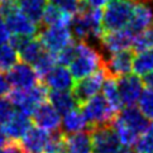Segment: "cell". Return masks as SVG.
Listing matches in <instances>:
<instances>
[{
  "label": "cell",
  "mask_w": 153,
  "mask_h": 153,
  "mask_svg": "<svg viewBox=\"0 0 153 153\" xmlns=\"http://www.w3.org/2000/svg\"><path fill=\"white\" fill-rule=\"evenodd\" d=\"M111 124L120 140V144L130 148L134 147L139 134L148 125V119L140 113L138 108L132 105L120 109Z\"/></svg>",
  "instance_id": "6da1fadb"
},
{
  "label": "cell",
  "mask_w": 153,
  "mask_h": 153,
  "mask_svg": "<svg viewBox=\"0 0 153 153\" xmlns=\"http://www.w3.org/2000/svg\"><path fill=\"white\" fill-rule=\"evenodd\" d=\"M75 45V56L68 65V68L75 79L80 80L104 68L105 59L94 46L89 45L87 41H77Z\"/></svg>",
  "instance_id": "7a4b0ae2"
},
{
  "label": "cell",
  "mask_w": 153,
  "mask_h": 153,
  "mask_svg": "<svg viewBox=\"0 0 153 153\" xmlns=\"http://www.w3.org/2000/svg\"><path fill=\"white\" fill-rule=\"evenodd\" d=\"M71 30L77 41H89L91 38L100 39L104 33L102 28V10L89 8L84 5L71 20Z\"/></svg>",
  "instance_id": "3957f363"
},
{
  "label": "cell",
  "mask_w": 153,
  "mask_h": 153,
  "mask_svg": "<svg viewBox=\"0 0 153 153\" xmlns=\"http://www.w3.org/2000/svg\"><path fill=\"white\" fill-rule=\"evenodd\" d=\"M81 110L89 123V128H99L104 125H111L118 111L111 108L104 95L96 94L82 104H80Z\"/></svg>",
  "instance_id": "277c9868"
},
{
  "label": "cell",
  "mask_w": 153,
  "mask_h": 153,
  "mask_svg": "<svg viewBox=\"0 0 153 153\" xmlns=\"http://www.w3.org/2000/svg\"><path fill=\"white\" fill-rule=\"evenodd\" d=\"M135 0H111L102 10L104 32L128 28Z\"/></svg>",
  "instance_id": "5b68a950"
},
{
  "label": "cell",
  "mask_w": 153,
  "mask_h": 153,
  "mask_svg": "<svg viewBox=\"0 0 153 153\" xmlns=\"http://www.w3.org/2000/svg\"><path fill=\"white\" fill-rule=\"evenodd\" d=\"M48 91L45 85L37 84L30 89L20 90L15 89L14 91H10L9 99L14 104L15 109L18 111L30 117L34 113V110L41 105L42 102L47 100Z\"/></svg>",
  "instance_id": "8992f818"
},
{
  "label": "cell",
  "mask_w": 153,
  "mask_h": 153,
  "mask_svg": "<svg viewBox=\"0 0 153 153\" xmlns=\"http://www.w3.org/2000/svg\"><path fill=\"white\" fill-rule=\"evenodd\" d=\"M43 48L48 52L57 54L65 47L74 42V34L71 27L66 24L61 25H46V28L37 34Z\"/></svg>",
  "instance_id": "52a82bcc"
},
{
  "label": "cell",
  "mask_w": 153,
  "mask_h": 153,
  "mask_svg": "<svg viewBox=\"0 0 153 153\" xmlns=\"http://www.w3.org/2000/svg\"><path fill=\"white\" fill-rule=\"evenodd\" d=\"M105 70H99L96 72L91 74L89 76L80 79L72 87V92L79 104H82L87 99H90L94 95L99 94V91L102 90L104 81L106 79Z\"/></svg>",
  "instance_id": "ba28073f"
},
{
  "label": "cell",
  "mask_w": 153,
  "mask_h": 153,
  "mask_svg": "<svg viewBox=\"0 0 153 153\" xmlns=\"http://www.w3.org/2000/svg\"><path fill=\"white\" fill-rule=\"evenodd\" d=\"M117 85H118L119 95H120V99H122L123 106L135 105L142 91L144 90V82L140 79V76L132 72L118 77Z\"/></svg>",
  "instance_id": "9c48e42d"
},
{
  "label": "cell",
  "mask_w": 153,
  "mask_h": 153,
  "mask_svg": "<svg viewBox=\"0 0 153 153\" xmlns=\"http://www.w3.org/2000/svg\"><path fill=\"white\" fill-rule=\"evenodd\" d=\"M8 77L13 87L20 90L30 89L39 84L41 76L38 75L34 66L27 62H17L12 68L8 70Z\"/></svg>",
  "instance_id": "30bf717a"
},
{
  "label": "cell",
  "mask_w": 153,
  "mask_h": 153,
  "mask_svg": "<svg viewBox=\"0 0 153 153\" xmlns=\"http://www.w3.org/2000/svg\"><path fill=\"white\" fill-rule=\"evenodd\" d=\"M91 138L92 153H114L123 147L111 125L91 129Z\"/></svg>",
  "instance_id": "8fae6325"
},
{
  "label": "cell",
  "mask_w": 153,
  "mask_h": 153,
  "mask_svg": "<svg viewBox=\"0 0 153 153\" xmlns=\"http://www.w3.org/2000/svg\"><path fill=\"white\" fill-rule=\"evenodd\" d=\"M99 41L104 50L111 54L119 51L129 50L133 46L134 34L128 28L119 30H108L104 32Z\"/></svg>",
  "instance_id": "7c38bea8"
},
{
  "label": "cell",
  "mask_w": 153,
  "mask_h": 153,
  "mask_svg": "<svg viewBox=\"0 0 153 153\" xmlns=\"http://www.w3.org/2000/svg\"><path fill=\"white\" fill-rule=\"evenodd\" d=\"M133 58L134 54L129 50L111 53L110 57L104 62V70L108 76L115 79L128 75L133 71Z\"/></svg>",
  "instance_id": "4fadbf2b"
},
{
  "label": "cell",
  "mask_w": 153,
  "mask_h": 153,
  "mask_svg": "<svg viewBox=\"0 0 153 153\" xmlns=\"http://www.w3.org/2000/svg\"><path fill=\"white\" fill-rule=\"evenodd\" d=\"M10 43L17 48L20 61L33 65L45 52L41 41L34 37H13Z\"/></svg>",
  "instance_id": "5bb4252c"
},
{
  "label": "cell",
  "mask_w": 153,
  "mask_h": 153,
  "mask_svg": "<svg viewBox=\"0 0 153 153\" xmlns=\"http://www.w3.org/2000/svg\"><path fill=\"white\" fill-rule=\"evenodd\" d=\"M153 25V5L151 1L135 0L128 29L135 36Z\"/></svg>",
  "instance_id": "9a60e30c"
},
{
  "label": "cell",
  "mask_w": 153,
  "mask_h": 153,
  "mask_svg": "<svg viewBox=\"0 0 153 153\" xmlns=\"http://www.w3.org/2000/svg\"><path fill=\"white\" fill-rule=\"evenodd\" d=\"M43 81H45V86L51 91L71 90L75 85V77L71 74L70 68L59 63H57L43 76Z\"/></svg>",
  "instance_id": "2e32d148"
},
{
  "label": "cell",
  "mask_w": 153,
  "mask_h": 153,
  "mask_svg": "<svg viewBox=\"0 0 153 153\" xmlns=\"http://www.w3.org/2000/svg\"><path fill=\"white\" fill-rule=\"evenodd\" d=\"M51 132L39 127H30L20 138V147L24 153H45Z\"/></svg>",
  "instance_id": "e0dca14e"
},
{
  "label": "cell",
  "mask_w": 153,
  "mask_h": 153,
  "mask_svg": "<svg viewBox=\"0 0 153 153\" xmlns=\"http://www.w3.org/2000/svg\"><path fill=\"white\" fill-rule=\"evenodd\" d=\"M32 118L37 127L51 133L58 132L61 128V114L51 105V102H42L32 114Z\"/></svg>",
  "instance_id": "ac0fdd59"
},
{
  "label": "cell",
  "mask_w": 153,
  "mask_h": 153,
  "mask_svg": "<svg viewBox=\"0 0 153 153\" xmlns=\"http://www.w3.org/2000/svg\"><path fill=\"white\" fill-rule=\"evenodd\" d=\"M32 127L30 119L28 115L23 113H14L8 122H5L1 127H0V132H1L5 138L10 140H20V138L25 134V132Z\"/></svg>",
  "instance_id": "d6986e66"
},
{
  "label": "cell",
  "mask_w": 153,
  "mask_h": 153,
  "mask_svg": "<svg viewBox=\"0 0 153 153\" xmlns=\"http://www.w3.org/2000/svg\"><path fill=\"white\" fill-rule=\"evenodd\" d=\"M87 128H89V123H87L81 109L75 108L72 110L65 113L63 118L61 119V130L63 134L84 132Z\"/></svg>",
  "instance_id": "ffe728a7"
},
{
  "label": "cell",
  "mask_w": 153,
  "mask_h": 153,
  "mask_svg": "<svg viewBox=\"0 0 153 153\" xmlns=\"http://www.w3.org/2000/svg\"><path fill=\"white\" fill-rule=\"evenodd\" d=\"M66 153H92L91 132L65 134Z\"/></svg>",
  "instance_id": "44dd1931"
},
{
  "label": "cell",
  "mask_w": 153,
  "mask_h": 153,
  "mask_svg": "<svg viewBox=\"0 0 153 153\" xmlns=\"http://www.w3.org/2000/svg\"><path fill=\"white\" fill-rule=\"evenodd\" d=\"M47 100L51 102V105L56 109L59 114L67 113L72 109L77 108L80 104L76 100L74 92H70V90L62 91H50L47 96Z\"/></svg>",
  "instance_id": "7402d4cb"
},
{
  "label": "cell",
  "mask_w": 153,
  "mask_h": 153,
  "mask_svg": "<svg viewBox=\"0 0 153 153\" xmlns=\"http://www.w3.org/2000/svg\"><path fill=\"white\" fill-rule=\"evenodd\" d=\"M19 9L34 23H42L43 14L47 7V0H17Z\"/></svg>",
  "instance_id": "603a6c76"
},
{
  "label": "cell",
  "mask_w": 153,
  "mask_h": 153,
  "mask_svg": "<svg viewBox=\"0 0 153 153\" xmlns=\"http://www.w3.org/2000/svg\"><path fill=\"white\" fill-rule=\"evenodd\" d=\"M72 18H74L72 15L65 13L61 9L56 8L54 5L47 3L45 14H43L42 23L45 25H61V24L70 25Z\"/></svg>",
  "instance_id": "cb8c5ba5"
},
{
  "label": "cell",
  "mask_w": 153,
  "mask_h": 153,
  "mask_svg": "<svg viewBox=\"0 0 153 153\" xmlns=\"http://www.w3.org/2000/svg\"><path fill=\"white\" fill-rule=\"evenodd\" d=\"M153 71V48L137 52L133 58V72L144 76Z\"/></svg>",
  "instance_id": "d4e9b609"
},
{
  "label": "cell",
  "mask_w": 153,
  "mask_h": 153,
  "mask_svg": "<svg viewBox=\"0 0 153 153\" xmlns=\"http://www.w3.org/2000/svg\"><path fill=\"white\" fill-rule=\"evenodd\" d=\"M102 95L105 96V99L111 105L114 110L119 113V110L123 108V104H122V99H120V95H119L115 77L106 76L105 81H104V85H102Z\"/></svg>",
  "instance_id": "484cf974"
},
{
  "label": "cell",
  "mask_w": 153,
  "mask_h": 153,
  "mask_svg": "<svg viewBox=\"0 0 153 153\" xmlns=\"http://www.w3.org/2000/svg\"><path fill=\"white\" fill-rule=\"evenodd\" d=\"M18 62V52L10 42L0 43V71H8Z\"/></svg>",
  "instance_id": "4316f807"
},
{
  "label": "cell",
  "mask_w": 153,
  "mask_h": 153,
  "mask_svg": "<svg viewBox=\"0 0 153 153\" xmlns=\"http://www.w3.org/2000/svg\"><path fill=\"white\" fill-rule=\"evenodd\" d=\"M134 148L135 153H153V122L148 123L146 129L139 134Z\"/></svg>",
  "instance_id": "83f0119b"
},
{
  "label": "cell",
  "mask_w": 153,
  "mask_h": 153,
  "mask_svg": "<svg viewBox=\"0 0 153 153\" xmlns=\"http://www.w3.org/2000/svg\"><path fill=\"white\" fill-rule=\"evenodd\" d=\"M137 104H138V109L140 110V113L148 120L153 122V87L152 86H147V89L142 91Z\"/></svg>",
  "instance_id": "f1b7e54d"
},
{
  "label": "cell",
  "mask_w": 153,
  "mask_h": 153,
  "mask_svg": "<svg viewBox=\"0 0 153 153\" xmlns=\"http://www.w3.org/2000/svg\"><path fill=\"white\" fill-rule=\"evenodd\" d=\"M57 63L58 62H57V56L56 54L45 50V52L41 54L39 58H38L37 61L33 63V66H34L36 71L38 72V75L43 77V76H45L48 71H51Z\"/></svg>",
  "instance_id": "f546056e"
},
{
  "label": "cell",
  "mask_w": 153,
  "mask_h": 153,
  "mask_svg": "<svg viewBox=\"0 0 153 153\" xmlns=\"http://www.w3.org/2000/svg\"><path fill=\"white\" fill-rule=\"evenodd\" d=\"M132 47L135 52H140V51L153 48V25L134 36Z\"/></svg>",
  "instance_id": "4dcf8cb0"
},
{
  "label": "cell",
  "mask_w": 153,
  "mask_h": 153,
  "mask_svg": "<svg viewBox=\"0 0 153 153\" xmlns=\"http://www.w3.org/2000/svg\"><path fill=\"white\" fill-rule=\"evenodd\" d=\"M47 3L54 5L56 8L61 9L62 12L72 15V17L81 12V9L85 5L82 0H47Z\"/></svg>",
  "instance_id": "1f68e13d"
},
{
  "label": "cell",
  "mask_w": 153,
  "mask_h": 153,
  "mask_svg": "<svg viewBox=\"0 0 153 153\" xmlns=\"http://www.w3.org/2000/svg\"><path fill=\"white\" fill-rule=\"evenodd\" d=\"M45 153H66V143H65V134H51V138L48 140Z\"/></svg>",
  "instance_id": "d6a6232c"
},
{
  "label": "cell",
  "mask_w": 153,
  "mask_h": 153,
  "mask_svg": "<svg viewBox=\"0 0 153 153\" xmlns=\"http://www.w3.org/2000/svg\"><path fill=\"white\" fill-rule=\"evenodd\" d=\"M15 113V106L12 102V100L8 97H0V127L8 122L10 117Z\"/></svg>",
  "instance_id": "836d02e7"
},
{
  "label": "cell",
  "mask_w": 153,
  "mask_h": 153,
  "mask_svg": "<svg viewBox=\"0 0 153 153\" xmlns=\"http://www.w3.org/2000/svg\"><path fill=\"white\" fill-rule=\"evenodd\" d=\"M10 91H12V84L9 81L8 75L4 71H0V97L9 95Z\"/></svg>",
  "instance_id": "e575fe53"
},
{
  "label": "cell",
  "mask_w": 153,
  "mask_h": 153,
  "mask_svg": "<svg viewBox=\"0 0 153 153\" xmlns=\"http://www.w3.org/2000/svg\"><path fill=\"white\" fill-rule=\"evenodd\" d=\"M13 38V34L10 29L8 28L7 23H5L4 18L0 15V43H7V42H10Z\"/></svg>",
  "instance_id": "d590c367"
},
{
  "label": "cell",
  "mask_w": 153,
  "mask_h": 153,
  "mask_svg": "<svg viewBox=\"0 0 153 153\" xmlns=\"http://www.w3.org/2000/svg\"><path fill=\"white\" fill-rule=\"evenodd\" d=\"M0 153H24L22 149L20 144H18L17 142H12V143H5L1 148H0Z\"/></svg>",
  "instance_id": "8d00e7d4"
},
{
  "label": "cell",
  "mask_w": 153,
  "mask_h": 153,
  "mask_svg": "<svg viewBox=\"0 0 153 153\" xmlns=\"http://www.w3.org/2000/svg\"><path fill=\"white\" fill-rule=\"evenodd\" d=\"M84 4L89 8H95V9H102L108 4L109 0H82Z\"/></svg>",
  "instance_id": "74e56055"
},
{
  "label": "cell",
  "mask_w": 153,
  "mask_h": 153,
  "mask_svg": "<svg viewBox=\"0 0 153 153\" xmlns=\"http://www.w3.org/2000/svg\"><path fill=\"white\" fill-rule=\"evenodd\" d=\"M143 82H144L146 86H152L153 87V71H151L149 74L143 76Z\"/></svg>",
  "instance_id": "f35d334b"
},
{
  "label": "cell",
  "mask_w": 153,
  "mask_h": 153,
  "mask_svg": "<svg viewBox=\"0 0 153 153\" xmlns=\"http://www.w3.org/2000/svg\"><path fill=\"white\" fill-rule=\"evenodd\" d=\"M114 153H134V152L130 151L128 147H120V148L117 152H114Z\"/></svg>",
  "instance_id": "ab89813d"
},
{
  "label": "cell",
  "mask_w": 153,
  "mask_h": 153,
  "mask_svg": "<svg viewBox=\"0 0 153 153\" xmlns=\"http://www.w3.org/2000/svg\"><path fill=\"white\" fill-rule=\"evenodd\" d=\"M5 143H7V138H5V135L0 132V148H1Z\"/></svg>",
  "instance_id": "60d3db41"
},
{
  "label": "cell",
  "mask_w": 153,
  "mask_h": 153,
  "mask_svg": "<svg viewBox=\"0 0 153 153\" xmlns=\"http://www.w3.org/2000/svg\"><path fill=\"white\" fill-rule=\"evenodd\" d=\"M5 1H8V0H0V5H1L3 3H5Z\"/></svg>",
  "instance_id": "b9f144b4"
},
{
  "label": "cell",
  "mask_w": 153,
  "mask_h": 153,
  "mask_svg": "<svg viewBox=\"0 0 153 153\" xmlns=\"http://www.w3.org/2000/svg\"><path fill=\"white\" fill-rule=\"evenodd\" d=\"M143 1H152V0H143Z\"/></svg>",
  "instance_id": "7bdbcfd3"
}]
</instances>
